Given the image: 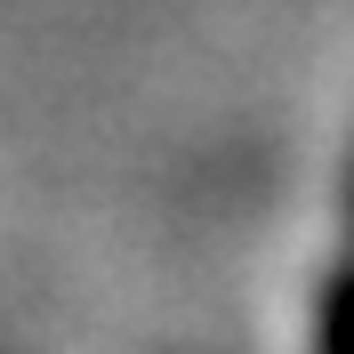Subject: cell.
Returning <instances> with one entry per match:
<instances>
[{
  "label": "cell",
  "instance_id": "obj_1",
  "mask_svg": "<svg viewBox=\"0 0 354 354\" xmlns=\"http://www.w3.org/2000/svg\"><path fill=\"white\" fill-rule=\"evenodd\" d=\"M322 354H354V266H338L330 298H322Z\"/></svg>",
  "mask_w": 354,
  "mask_h": 354
},
{
  "label": "cell",
  "instance_id": "obj_2",
  "mask_svg": "<svg viewBox=\"0 0 354 354\" xmlns=\"http://www.w3.org/2000/svg\"><path fill=\"white\" fill-rule=\"evenodd\" d=\"M346 266H354V258H346Z\"/></svg>",
  "mask_w": 354,
  "mask_h": 354
}]
</instances>
